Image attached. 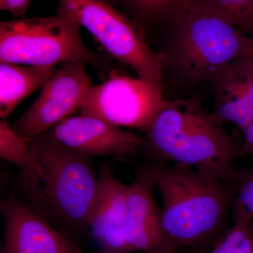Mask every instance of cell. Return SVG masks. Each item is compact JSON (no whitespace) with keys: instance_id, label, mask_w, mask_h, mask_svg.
<instances>
[{"instance_id":"cell-8","label":"cell","mask_w":253,"mask_h":253,"mask_svg":"<svg viewBox=\"0 0 253 253\" xmlns=\"http://www.w3.org/2000/svg\"><path fill=\"white\" fill-rule=\"evenodd\" d=\"M91 86L85 62L63 63L43 86L31 107L14 123L13 129L28 141H31L79 109Z\"/></svg>"},{"instance_id":"cell-12","label":"cell","mask_w":253,"mask_h":253,"mask_svg":"<svg viewBox=\"0 0 253 253\" xmlns=\"http://www.w3.org/2000/svg\"><path fill=\"white\" fill-rule=\"evenodd\" d=\"M97 188L88 214L91 236L99 253H129L126 243L128 186L105 163L100 168Z\"/></svg>"},{"instance_id":"cell-23","label":"cell","mask_w":253,"mask_h":253,"mask_svg":"<svg viewBox=\"0 0 253 253\" xmlns=\"http://www.w3.org/2000/svg\"><path fill=\"white\" fill-rule=\"evenodd\" d=\"M99 253V252H95V253Z\"/></svg>"},{"instance_id":"cell-21","label":"cell","mask_w":253,"mask_h":253,"mask_svg":"<svg viewBox=\"0 0 253 253\" xmlns=\"http://www.w3.org/2000/svg\"><path fill=\"white\" fill-rule=\"evenodd\" d=\"M244 139L241 145L240 157L253 156V122L244 129Z\"/></svg>"},{"instance_id":"cell-14","label":"cell","mask_w":253,"mask_h":253,"mask_svg":"<svg viewBox=\"0 0 253 253\" xmlns=\"http://www.w3.org/2000/svg\"><path fill=\"white\" fill-rule=\"evenodd\" d=\"M106 1L123 9L150 44L189 9L191 0Z\"/></svg>"},{"instance_id":"cell-15","label":"cell","mask_w":253,"mask_h":253,"mask_svg":"<svg viewBox=\"0 0 253 253\" xmlns=\"http://www.w3.org/2000/svg\"><path fill=\"white\" fill-rule=\"evenodd\" d=\"M56 66H21L0 62V117L6 119L29 95L42 88Z\"/></svg>"},{"instance_id":"cell-18","label":"cell","mask_w":253,"mask_h":253,"mask_svg":"<svg viewBox=\"0 0 253 253\" xmlns=\"http://www.w3.org/2000/svg\"><path fill=\"white\" fill-rule=\"evenodd\" d=\"M234 224L244 225L253 221V168L241 171L236 182L231 206Z\"/></svg>"},{"instance_id":"cell-11","label":"cell","mask_w":253,"mask_h":253,"mask_svg":"<svg viewBox=\"0 0 253 253\" xmlns=\"http://www.w3.org/2000/svg\"><path fill=\"white\" fill-rule=\"evenodd\" d=\"M48 131L61 144L91 157L135 154L146 144L145 137L89 115L70 116Z\"/></svg>"},{"instance_id":"cell-1","label":"cell","mask_w":253,"mask_h":253,"mask_svg":"<svg viewBox=\"0 0 253 253\" xmlns=\"http://www.w3.org/2000/svg\"><path fill=\"white\" fill-rule=\"evenodd\" d=\"M28 146L42 172L20 169L15 193L32 212L81 248L97 188L91 156L61 144L48 131Z\"/></svg>"},{"instance_id":"cell-9","label":"cell","mask_w":253,"mask_h":253,"mask_svg":"<svg viewBox=\"0 0 253 253\" xmlns=\"http://www.w3.org/2000/svg\"><path fill=\"white\" fill-rule=\"evenodd\" d=\"M157 163L136 169L135 180L128 186L126 243L129 253H178L168 244L160 222V208L153 196Z\"/></svg>"},{"instance_id":"cell-19","label":"cell","mask_w":253,"mask_h":253,"mask_svg":"<svg viewBox=\"0 0 253 253\" xmlns=\"http://www.w3.org/2000/svg\"><path fill=\"white\" fill-rule=\"evenodd\" d=\"M210 253H253V221L226 229Z\"/></svg>"},{"instance_id":"cell-10","label":"cell","mask_w":253,"mask_h":253,"mask_svg":"<svg viewBox=\"0 0 253 253\" xmlns=\"http://www.w3.org/2000/svg\"><path fill=\"white\" fill-rule=\"evenodd\" d=\"M5 219L1 253H85L22 204L12 191L1 204Z\"/></svg>"},{"instance_id":"cell-17","label":"cell","mask_w":253,"mask_h":253,"mask_svg":"<svg viewBox=\"0 0 253 253\" xmlns=\"http://www.w3.org/2000/svg\"><path fill=\"white\" fill-rule=\"evenodd\" d=\"M0 156L20 169H31L41 174L42 169L28 146V141L13 129L6 119L0 122Z\"/></svg>"},{"instance_id":"cell-6","label":"cell","mask_w":253,"mask_h":253,"mask_svg":"<svg viewBox=\"0 0 253 253\" xmlns=\"http://www.w3.org/2000/svg\"><path fill=\"white\" fill-rule=\"evenodd\" d=\"M59 12L87 30L111 57L164 90L157 54L130 19L106 0H58Z\"/></svg>"},{"instance_id":"cell-3","label":"cell","mask_w":253,"mask_h":253,"mask_svg":"<svg viewBox=\"0 0 253 253\" xmlns=\"http://www.w3.org/2000/svg\"><path fill=\"white\" fill-rule=\"evenodd\" d=\"M156 186L163 201L161 229L176 252L215 244L225 232L236 182H225L186 165L159 163Z\"/></svg>"},{"instance_id":"cell-2","label":"cell","mask_w":253,"mask_h":253,"mask_svg":"<svg viewBox=\"0 0 253 253\" xmlns=\"http://www.w3.org/2000/svg\"><path fill=\"white\" fill-rule=\"evenodd\" d=\"M222 125L199 100L167 99L140 150L156 162L186 165L233 184L241 176L233 166L241 145Z\"/></svg>"},{"instance_id":"cell-4","label":"cell","mask_w":253,"mask_h":253,"mask_svg":"<svg viewBox=\"0 0 253 253\" xmlns=\"http://www.w3.org/2000/svg\"><path fill=\"white\" fill-rule=\"evenodd\" d=\"M253 41L226 20L189 8L154 42L162 66L164 92L172 86L188 91L211 84L229 63L244 56Z\"/></svg>"},{"instance_id":"cell-20","label":"cell","mask_w":253,"mask_h":253,"mask_svg":"<svg viewBox=\"0 0 253 253\" xmlns=\"http://www.w3.org/2000/svg\"><path fill=\"white\" fill-rule=\"evenodd\" d=\"M31 3V0H0V9L17 18L26 17Z\"/></svg>"},{"instance_id":"cell-22","label":"cell","mask_w":253,"mask_h":253,"mask_svg":"<svg viewBox=\"0 0 253 253\" xmlns=\"http://www.w3.org/2000/svg\"><path fill=\"white\" fill-rule=\"evenodd\" d=\"M244 56H249V57L253 59V41L251 44H250L249 48L246 50V54H245Z\"/></svg>"},{"instance_id":"cell-7","label":"cell","mask_w":253,"mask_h":253,"mask_svg":"<svg viewBox=\"0 0 253 253\" xmlns=\"http://www.w3.org/2000/svg\"><path fill=\"white\" fill-rule=\"evenodd\" d=\"M167 101L160 86L141 78L112 73L99 85L91 86L82 101V114L119 126L147 131Z\"/></svg>"},{"instance_id":"cell-13","label":"cell","mask_w":253,"mask_h":253,"mask_svg":"<svg viewBox=\"0 0 253 253\" xmlns=\"http://www.w3.org/2000/svg\"><path fill=\"white\" fill-rule=\"evenodd\" d=\"M210 84L214 116L244 131L253 122V59L246 56L234 59Z\"/></svg>"},{"instance_id":"cell-5","label":"cell","mask_w":253,"mask_h":253,"mask_svg":"<svg viewBox=\"0 0 253 253\" xmlns=\"http://www.w3.org/2000/svg\"><path fill=\"white\" fill-rule=\"evenodd\" d=\"M79 23L58 11L48 17L18 18L0 23V62L55 66L69 61L89 63L104 74L109 58L88 49Z\"/></svg>"},{"instance_id":"cell-16","label":"cell","mask_w":253,"mask_h":253,"mask_svg":"<svg viewBox=\"0 0 253 253\" xmlns=\"http://www.w3.org/2000/svg\"><path fill=\"white\" fill-rule=\"evenodd\" d=\"M189 8L219 16L253 37V0H191Z\"/></svg>"}]
</instances>
